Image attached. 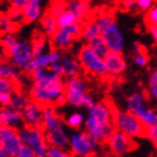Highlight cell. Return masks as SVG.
I'll use <instances>...</instances> for the list:
<instances>
[{"mask_svg": "<svg viewBox=\"0 0 157 157\" xmlns=\"http://www.w3.org/2000/svg\"><path fill=\"white\" fill-rule=\"evenodd\" d=\"M33 84L29 90V99L43 107H62L66 105L65 83L62 76L49 69L36 70L29 74Z\"/></svg>", "mask_w": 157, "mask_h": 157, "instance_id": "obj_1", "label": "cell"}, {"mask_svg": "<svg viewBox=\"0 0 157 157\" xmlns=\"http://www.w3.org/2000/svg\"><path fill=\"white\" fill-rule=\"evenodd\" d=\"M115 109L108 101H100L86 110L88 113L84 121V130L99 144H105L116 130L113 124Z\"/></svg>", "mask_w": 157, "mask_h": 157, "instance_id": "obj_2", "label": "cell"}, {"mask_svg": "<svg viewBox=\"0 0 157 157\" xmlns=\"http://www.w3.org/2000/svg\"><path fill=\"white\" fill-rule=\"evenodd\" d=\"M43 117H44L43 130L49 147L67 149L70 134L67 132L65 122L59 115L55 107L53 105L43 107Z\"/></svg>", "mask_w": 157, "mask_h": 157, "instance_id": "obj_3", "label": "cell"}, {"mask_svg": "<svg viewBox=\"0 0 157 157\" xmlns=\"http://www.w3.org/2000/svg\"><path fill=\"white\" fill-rule=\"evenodd\" d=\"M100 28V35L105 39L110 52L122 53L124 49V38L117 20L111 13H101L95 17Z\"/></svg>", "mask_w": 157, "mask_h": 157, "instance_id": "obj_4", "label": "cell"}, {"mask_svg": "<svg viewBox=\"0 0 157 157\" xmlns=\"http://www.w3.org/2000/svg\"><path fill=\"white\" fill-rule=\"evenodd\" d=\"M113 124L116 130L126 134L132 139L146 137V129L145 124L137 116L132 115L126 109H115L113 112Z\"/></svg>", "mask_w": 157, "mask_h": 157, "instance_id": "obj_5", "label": "cell"}, {"mask_svg": "<svg viewBox=\"0 0 157 157\" xmlns=\"http://www.w3.org/2000/svg\"><path fill=\"white\" fill-rule=\"evenodd\" d=\"M19 136L24 143V146L30 148L36 157H46L49 149L46 136L42 128H32L21 126L18 129Z\"/></svg>", "mask_w": 157, "mask_h": 157, "instance_id": "obj_6", "label": "cell"}, {"mask_svg": "<svg viewBox=\"0 0 157 157\" xmlns=\"http://www.w3.org/2000/svg\"><path fill=\"white\" fill-rule=\"evenodd\" d=\"M99 145L85 130H73L70 134L67 149L74 157H90L98 149Z\"/></svg>", "mask_w": 157, "mask_h": 157, "instance_id": "obj_7", "label": "cell"}, {"mask_svg": "<svg viewBox=\"0 0 157 157\" xmlns=\"http://www.w3.org/2000/svg\"><path fill=\"white\" fill-rule=\"evenodd\" d=\"M76 57L81 64L82 70H84L85 72L95 76H108L105 59L99 57L89 47L88 44H83L80 47Z\"/></svg>", "mask_w": 157, "mask_h": 157, "instance_id": "obj_8", "label": "cell"}, {"mask_svg": "<svg viewBox=\"0 0 157 157\" xmlns=\"http://www.w3.org/2000/svg\"><path fill=\"white\" fill-rule=\"evenodd\" d=\"M5 55L11 64L24 72H26L29 63L34 59L30 42L20 38H18V40L7 52H5Z\"/></svg>", "mask_w": 157, "mask_h": 157, "instance_id": "obj_9", "label": "cell"}, {"mask_svg": "<svg viewBox=\"0 0 157 157\" xmlns=\"http://www.w3.org/2000/svg\"><path fill=\"white\" fill-rule=\"evenodd\" d=\"M65 83V98L66 105L74 108L83 107L85 95L88 94V84L84 78L76 76L73 78H64Z\"/></svg>", "mask_w": 157, "mask_h": 157, "instance_id": "obj_10", "label": "cell"}, {"mask_svg": "<svg viewBox=\"0 0 157 157\" xmlns=\"http://www.w3.org/2000/svg\"><path fill=\"white\" fill-rule=\"evenodd\" d=\"M82 29L81 23H74L70 26L61 27L56 30V33L49 38L52 48L64 51L71 47L76 39L80 38Z\"/></svg>", "mask_w": 157, "mask_h": 157, "instance_id": "obj_11", "label": "cell"}, {"mask_svg": "<svg viewBox=\"0 0 157 157\" xmlns=\"http://www.w3.org/2000/svg\"><path fill=\"white\" fill-rule=\"evenodd\" d=\"M109 151L115 156H124L136 148L135 139L119 130H115L107 140Z\"/></svg>", "mask_w": 157, "mask_h": 157, "instance_id": "obj_12", "label": "cell"}, {"mask_svg": "<svg viewBox=\"0 0 157 157\" xmlns=\"http://www.w3.org/2000/svg\"><path fill=\"white\" fill-rule=\"evenodd\" d=\"M0 146L7 151L11 157L16 156L24 147L18 129L9 126H0Z\"/></svg>", "mask_w": 157, "mask_h": 157, "instance_id": "obj_13", "label": "cell"}, {"mask_svg": "<svg viewBox=\"0 0 157 157\" xmlns=\"http://www.w3.org/2000/svg\"><path fill=\"white\" fill-rule=\"evenodd\" d=\"M49 70L63 78H73L80 76L82 66L78 62V57L69 54H63L59 62L53 64Z\"/></svg>", "mask_w": 157, "mask_h": 157, "instance_id": "obj_14", "label": "cell"}, {"mask_svg": "<svg viewBox=\"0 0 157 157\" xmlns=\"http://www.w3.org/2000/svg\"><path fill=\"white\" fill-rule=\"evenodd\" d=\"M62 53L59 49L55 48H49L48 51L42 55L34 57L32 59V62L29 63V65L27 67L26 73L30 74L32 72L36 71V70H42V69H49L53 64L57 63L62 57Z\"/></svg>", "mask_w": 157, "mask_h": 157, "instance_id": "obj_15", "label": "cell"}, {"mask_svg": "<svg viewBox=\"0 0 157 157\" xmlns=\"http://www.w3.org/2000/svg\"><path fill=\"white\" fill-rule=\"evenodd\" d=\"M21 113H23L24 126L43 129V122H44L43 105L30 100L28 105H26V108L21 111Z\"/></svg>", "mask_w": 157, "mask_h": 157, "instance_id": "obj_16", "label": "cell"}, {"mask_svg": "<svg viewBox=\"0 0 157 157\" xmlns=\"http://www.w3.org/2000/svg\"><path fill=\"white\" fill-rule=\"evenodd\" d=\"M126 110L131 112L132 115L137 116L138 118L140 117L148 108V97L145 92L141 91H135L128 95L126 98L124 102Z\"/></svg>", "mask_w": 157, "mask_h": 157, "instance_id": "obj_17", "label": "cell"}, {"mask_svg": "<svg viewBox=\"0 0 157 157\" xmlns=\"http://www.w3.org/2000/svg\"><path fill=\"white\" fill-rule=\"evenodd\" d=\"M105 62L108 76H111V78L120 76L127 70V61L122 53L110 52L105 59Z\"/></svg>", "mask_w": 157, "mask_h": 157, "instance_id": "obj_18", "label": "cell"}, {"mask_svg": "<svg viewBox=\"0 0 157 157\" xmlns=\"http://www.w3.org/2000/svg\"><path fill=\"white\" fill-rule=\"evenodd\" d=\"M66 9L75 16L78 23L83 24L88 20L89 11H90V2L89 0H66Z\"/></svg>", "mask_w": 157, "mask_h": 157, "instance_id": "obj_19", "label": "cell"}, {"mask_svg": "<svg viewBox=\"0 0 157 157\" xmlns=\"http://www.w3.org/2000/svg\"><path fill=\"white\" fill-rule=\"evenodd\" d=\"M0 117H1L2 124L5 126H9L16 129H19L21 126H24L23 113L13 109L9 105L0 108Z\"/></svg>", "mask_w": 157, "mask_h": 157, "instance_id": "obj_20", "label": "cell"}, {"mask_svg": "<svg viewBox=\"0 0 157 157\" xmlns=\"http://www.w3.org/2000/svg\"><path fill=\"white\" fill-rule=\"evenodd\" d=\"M25 23L33 24L40 20L43 13L42 0H28L27 5L23 8Z\"/></svg>", "mask_w": 157, "mask_h": 157, "instance_id": "obj_21", "label": "cell"}, {"mask_svg": "<svg viewBox=\"0 0 157 157\" xmlns=\"http://www.w3.org/2000/svg\"><path fill=\"white\" fill-rule=\"evenodd\" d=\"M98 36H100V28H99V25L95 18H89L88 20H85L84 23L82 24L80 39L83 43L88 44L90 40Z\"/></svg>", "mask_w": 157, "mask_h": 157, "instance_id": "obj_22", "label": "cell"}, {"mask_svg": "<svg viewBox=\"0 0 157 157\" xmlns=\"http://www.w3.org/2000/svg\"><path fill=\"white\" fill-rule=\"evenodd\" d=\"M39 21H40V27H42L43 34L47 38H51L56 33V30L59 29L57 19L54 16H52L51 13H47V11L43 15Z\"/></svg>", "mask_w": 157, "mask_h": 157, "instance_id": "obj_23", "label": "cell"}, {"mask_svg": "<svg viewBox=\"0 0 157 157\" xmlns=\"http://www.w3.org/2000/svg\"><path fill=\"white\" fill-rule=\"evenodd\" d=\"M20 70L11 64L8 59H0V75L13 82L20 81Z\"/></svg>", "mask_w": 157, "mask_h": 157, "instance_id": "obj_24", "label": "cell"}, {"mask_svg": "<svg viewBox=\"0 0 157 157\" xmlns=\"http://www.w3.org/2000/svg\"><path fill=\"white\" fill-rule=\"evenodd\" d=\"M30 101L29 95H27L26 93H24L21 90L13 92L11 94V100H10L9 107L13 109L17 110V111H23L24 109L26 108V105H28V102Z\"/></svg>", "mask_w": 157, "mask_h": 157, "instance_id": "obj_25", "label": "cell"}, {"mask_svg": "<svg viewBox=\"0 0 157 157\" xmlns=\"http://www.w3.org/2000/svg\"><path fill=\"white\" fill-rule=\"evenodd\" d=\"M88 45L99 57H101V59H105V57L108 56L109 53H110V49H109V47L107 46V44H105V39L101 37V35L93 38L92 40H90V42L88 43Z\"/></svg>", "mask_w": 157, "mask_h": 157, "instance_id": "obj_26", "label": "cell"}, {"mask_svg": "<svg viewBox=\"0 0 157 157\" xmlns=\"http://www.w3.org/2000/svg\"><path fill=\"white\" fill-rule=\"evenodd\" d=\"M85 117L82 112H72L67 115V117L64 119V122L69 128L73 130H81L82 127H84Z\"/></svg>", "mask_w": 157, "mask_h": 157, "instance_id": "obj_27", "label": "cell"}, {"mask_svg": "<svg viewBox=\"0 0 157 157\" xmlns=\"http://www.w3.org/2000/svg\"><path fill=\"white\" fill-rule=\"evenodd\" d=\"M18 25L10 19L7 13H0V33L2 35L6 34H15L18 30Z\"/></svg>", "mask_w": 157, "mask_h": 157, "instance_id": "obj_28", "label": "cell"}, {"mask_svg": "<svg viewBox=\"0 0 157 157\" xmlns=\"http://www.w3.org/2000/svg\"><path fill=\"white\" fill-rule=\"evenodd\" d=\"M30 44H32V51H33L34 57H37V56L42 55V54H44V53H46L48 51L47 49L48 42H47L46 37H44V35L34 38L30 42Z\"/></svg>", "mask_w": 157, "mask_h": 157, "instance_id": "obj_29", "label": "cell"}, {"mask_svg": "<svg viewBox=\"0 0 157 157\" xmlns=\"http://www.w3.org/2000/svg\"><path fill=\"white\" fill-rule=\"evenodd\" d=\"M18 84H19L18 82H13L11 80H8V78L0 75V93L13 94V92L20 90Z\"/></svg>", "mask_w": 157, "mask_h": 157, "instance_id": "obj_30", "label": "cell"}, {"mask_svg": "<svg viewBox=\"0 0 157 157\" xmlns=\"http://www.w3.org/2000/svg\"><path fill=\"white\" fill-rule=\"evenodd\" d=\"M66 10V0H52L47 9V13H51L55 18L61 15L63 11Z\"/></svg>", "mask_w": 157, "mask_h": 157, "instance_id": "obj_31", "label": "cell"}, {"mask_svg": "<svg viewBox=\"0 0 157 157\" xmlns=\"http://www.w3.org/2000/svg\"><path fill=\"white\" fill-rule=\"evenodd\" d=\"M56 19H57L59 28H61V27L70 26V25H72V24H74V23H78L75 16H74V15H73V13L67 9H66L65 11H63V13H61Z\"/></svg>", "mask_w": 157, "mask_h": 157, "instance_id": "obj_32", "label": "cell"}, {"mask_svg": "<svg viewBox=\"0 0 157 157\" xmlns=\"http://www.w3.org/2000/svg\"><path fill=\"white\" fill-rule=\"evenodd\" d=\"M8 17L13 20L16 25H21L23 23H25V17H24V11L23 9H17V8H10L7 13Z\"/></svg>", "mask_w": 157, "mask_h": 157, "instance_id": "obj_33", "label": "cell"}, {"mask_svg": "<svg viewBox=\"0 0 157 157\" xmlns=\"http://www.w3.org/2000/svg\"><path fill=\"white\" fill-rule=\"evenodd\" d=\"M134 64L138 67H146V66L149 64V55H148L147 52H145V51H141L140 53H138L136 55H134Z\"/></svg>", "mask_w": 157, "mask_h": 157, "instance_id": "obj_34", "label": "cell"}, {"mask_svg": "<svg viewBox=\"0 0 157 157\" xmlns=\"http://www.w3.org/2000/svg\"><path fill=\"white\" fill-rule=\"evenodd\" d=\"M46 157H74L69 149H63L57 147H49Z\"/></svg>", "mask_w": 157, "mask_h": 157, "instance_id": "obj_35", "label": "cell"}, {"mask_svg": "<svg viewBox=\"0 0 157 157\" xmlns=\"http://www.w3.org/2000/svg\"><path fill=\"white\" fill-rule=\"evenodd\" d=\"M155 6V0H136V9L141 13H147Z\"/></svg>", "mask_w": 157, "mask_h": 157, "instance_id": "obj_36", "label": "cell"}, {"mask_svg": "<svg viewBox=\"0 0 157 157\" xmlns=\"http://www.w3.org/2000/svg\"><path fill=\"white\" fill-rule=\"evenodd\" d=\"M145 20L148 25H157V6H154L145 15Z\"/></svg>", "mask_w": 157, "mask_h": 157, "instance_id": "obj_37", "label": "cell"}, {"mask_svg": "<svg viewBox=\"0 0 157 157\" xmlns=\"http://www.w3.org/2000/svg\"><path fill=\"white\" fill-rule=\"evenodd\" d=\"M146 137L153 143L155 147H157V126L149 127L146 129Z\"/></svg>", "mask_w": 157, "mask_h": 157, "instance_id": "obj_38", "label": "cell"}, {"mask_svg": "<svg viewBox=\"0 0 157 157\" xmlns=\"http://www.w3.org/2000/svg\"><path fill=\"white\" fill-rule=\"evenodd\" d=\"M97 103V101L94 100V98L92 97L90 93H88V94L85 95V98H84V102H83V107H84L86 110L90 108H92L93 105Z\"/></svg>", "mask_w": 157, "mask_h": 157, "instance_id": "obj_39", "label": "cell"}, {"mask_svg": "<svg viewBox=\"0 0 157 157\" xmlns=\"http://www.w3.org/2000/svg\"><path fill=\"white\" fill-rule=\"evenodd\" d=\"M11 100V94L8 93H0V108L2 107H8L10 105Z\"/></svg>", "mask_w": 157, "mask_h": 157, "instance_id": "obj_40", "label": "cell"}, {"mask_svg": "<svg viewBox=\"0 0 157 157\" xmlns=\"http://www.w3.org/2000/svg\"><path fill=\"white\" fill-rule=\"evenodd\" d=\"M121 7L124 10L136 9V0H121Z\"/></svg>", "mask_w": 157, "mask_h": 157, "instance_id": "obj_41", "label": "cell"}, {"mask_svg": "<svg viewBox=\"0 0 157 157\" xmlns=\"http://www.w3.org/2000/svg\"><path fill=\"white\" fill-rule=\"evenodd\" d=\"M13 157H36V156H35V154H34L33 151L30 148H28L27 146H24L23 149Z\"/></svg>", "mask_w": 157, "mask_h": 157, "instance_id": "obj_42", "label": "cell"}, {"mask_svg": "<svg viewBox=\"0 0 157 157\" xmlns=\"http://www.w3.org/2000/svg\"><path fill=\"white\" fill-rule=\"evenodd\" d=\"M146 94L149 99L157 101V83L153 85H148V92Z\"/></svg>", "mask_w": 157, "mask_h": 157, "instance_id": "obj_43", "label": "cell"}, {"mask_svg": "<svg viewBox=\"0 0 157 157\" xmlns=\"http://www.w3.org/2000/svg\"><path fill=\"white\" fill-rule=\"evenodd\" d=\"M28 0H9V3L11 8H17V9H23L26 6Z\"/></svg>", "mask_w": 157, "mask_h": 157, "instance_id": "obj_44", "label": "cell"}, {"mask_svg": "<svg viewBox=\"0 0 157 157\" xmlns=\"http://www.w3.org/2000/svg\"><path fill=\"white\" fill-rule=\"evenodd\" d=\"M148 33L151 35L153 42L157 45V25H148Z\"/></svg>", "mask_w": 157, "mask_h": 157, "instance_id": "obj_45", "label": "cell"}, {"mask_svg": "<svg viewBox=\"0 0 157 157\" xmlns=\"http://www.w3.org/2000/svg\"><path fill=\"white\" fill-rule=\"evenodd\" d=\"M141 51H144V47H143V45H141L139 42H135L134 44L131 45L130 52H131V54H132V56L138 54V53H140Z\"/></svg>", "mask_w": 157, "mask_h": 157, "instance_id": "obj_46", "label": "cell"}, {"mask_svg": "<svg viewBox=\"0 0 157 157\" xmlns=\"http://www.w3.org/2000/svg\"><path fill=\"white\" fill-rule=\"evenodd\" d=\"M157 83V70L151 71V74H149V78H148V85H153Z\"/></svg>", "mask_w": 157, "mask_h": 157, "instance_id": "obj_47", "label": "cell"}, {"mask_svg": "<svg viewBox=\"0 0 157 157\" xmlns=\"http://www.w3.org/2000/svg\"><path fill=\"white\" fill-rule=\"evenodd\" d=\"M0 157H11V156L7 153V151L5 149V148L0 146Z\"/></svg>", "mask_w": 157, "mask_h": 157, "instance_id": "obj_48", "label": "cell"}, {"mask_svg": "<svg viewBox=\"0 0 157 157\" xmlns=\"http://www.w3.org/2000/svg\"><path fill=\"white\" fill-rule=\"evenodd\" d=\"M0 126H2V121H1V117H0Z\"/></svg>", "mask_w": 157, "mask_h": 157, "instance_id": "obj_49", "label": "cell"}, {"mask_svg": "<svg viewBox=\"0 0 157 157\" xmlns=\"http://www.w3.org/2000/svg\"><path fill=\"white\" fill-rule=\"evenodd\" d=\"M155 6H157V0H155Z\"/></svg>", "mask_w": 157, "mask_h": 157, "instance_id": "obj_50", "label": "cell"}, {"mask_svg": "<svg viewBox=\"0 0 157 157\" xmlns=\"http://www.w3.org/2000/svg\"><path fill=\"white\" fill-rule=\"evenodd\" d=\"M1 36H2V34H1V33H0V38H1Z\"/></svg>", "mask_w": 157, "mask_h": 157, "instance_id": "obj_51", "label": "cell"}, {"mask_svg": "<svg viewBox=\"0 0 157 157\" xmlns=\"http://www.w3.org/2000/svg\"><path fill=\"white\" fill-rule=\"evenodd\" d=\"M90 157H95V156H94V155H92V156H90Z\"/></svg>", "mask_w": 157, "mask_h": 157, "instance_id": "obj_52", "label": "cell"}, {"mask_svg": "<svg viewBox=\"0 0 157 157\" xmlns=\"http://www.w3.org/2000/svg\"><path fill=\"white\" fill-rule=\"evenodd\" d=\"M156 62H157V59H156Z\"/></svg>", "mask_w": 157, "mask_h": 157, "instance_id": "obj_53", "label": "cell"}]
</instances>
